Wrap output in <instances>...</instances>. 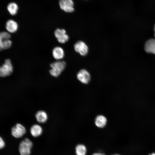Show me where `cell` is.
<instances>
[{
	"label": "cell",
	"instance_id": "9c48e42d",
	"mask_svg": "<svg viewBox=\"0 0 155 155\" xmlns=\"http://www.w3.org/2000/svg\"><path fill=\"white\" fill-rule=\"evenodd\" d=\"M18 23L13 20H9L6 22L5 28L7 32L9 33L15 32L18 30Z\"/></svg>",
	"mask_w": 155,
	"mask_h": 155
},
{
	"label": "cell",
	"instance_id": "277c9868",
	"mask_svg": "<svg viewBox=\"0 0 155 155\" xmlns=\"http://www.w3.org/2000/svg\"><path fill=\"white\" fill-rule=\"evenodd\" d=\"M54 35L58 42L61 44H64L69 39V36L63 29H57L54 32Z\"/></svg>",
	"mask_w": 155,
	"mask_h": 155
},
{
	"label": "cell",
	"instance_id": "9a60e30c",
	"mask_svg": "<svg viewBox=\"0 0 155 155\" xmlns=\"http://www.w3.org/2000/svg\"><path fill=\"white\" fill-rule=\"evenodd\" d=\"M7 8L9 13L11 15L14 16L17 13L18 7L16 3L12 2L9 4Z\"/></svg>",
	"mask_w": 155,
	"mask_h": 155
},
{
	"label": "cell",
	"instance_id": "52a82bcc",
	"mask_svg": "<svg viewBox=\"0 0 155 155\" xmlns=\"http://www.w3.org/2000/svg\"><path fill=\"white\" fill-rule=\"evenodd\" d=\"M59 3L61 9L65 12H71L74 11L72 0H60Z\"/></svg>",
	"mask_w": 155,
	"mask_h": 155
},
{
	"label": "cell",
	"instance_id": "4fadbf2b",
	"mask_svg": "<svg viewBox=\"0 0 155 155\" xmlns=\"http://www.w3.org/2000/svg\"><path fill=\"white\" fill-rule=\"evenodd\" d=\"M106 122L107 119L103 115H98L95 119V124L96 126L99 128L104 127L106 125Z\"/></svg>",
	"mask_w": 155,
	"mask_h": 155
},
{
	"label": "cell",
	"instance_id": "7402d4cb",
	"mask_svg": "<svg viewBox=\"0 0 155 155\" xmlns=\"http://www.w3.org/2000/svg\"><path fill=\"white\" fill-rule=\"evenodd\" d=\"M154 36L155 37V24L154 26Z\"/></svg>",
	"mask_w": 155,
	"mask_h": 155
},
{
	"label": "cell",
	"instance_id": "5b68a950",
	"mask_svg": "<svg viewBox=\"0 0 155 155\" xmlns=\"http://www.w3.org/2000/svg\"><path fill=\"white\" fill-rule=\"evenodd\" d=\"M75 51L82 56L87 55L88 52V48L87 45L82 41H78L74 45Z\"/></svg>",
	"mask_w": 155,
	"mask_h": 155
},
{
	"label": "cell",
	"instance_id": "e0dca14e",
	"mask_svg": "<svg viewBox=\"0 0 155 155\" xmlns=\"http://www.w3.org/2000/svg\"><path fill=\"white\" fill-rule=\"evenodd\" d=\"M75 152L76 155H86V148L83 144H78L76 147Z\"/></svg>",
	"mask_w": 155,
	"mask_h": 155
},
{
	"label": "cell",
	"instance_id": "ba28073f",
	"mask_svg": "<svg viewBox=\"0 0 155 155\" xmlns=\"http://www.w3.org/2000/svg\"><path fill=\"white\" fill-rule=\"evenodd\" d=\"M90 75L89 72L86 69H82L78 73L77 77L81 82L87 84L90 80Z\"/></svg>",
	"mask_w": 155,
	"mask_h": 155
},
{
	"label": "cell",
	"instance_id": "5bb4252c",
	"mask_svg": "<svg viewBox=\"0 0 155 155\" xmlns=\"http://www.w3.org/2000/svg\"><path fill=\"white\" fill-rule=\"evenodd\" d=\"M36 119L40 123H44L47 119V115L46 113L43 111H38L35 115Z\"/></svg>",
	"mask_w": 155,
	"mask_h": 155
},
{
	"label": "cell",
	"instance_id": "7c38bea8",
	"mask_svg": "<svg viewBox=\"0 0 155 155\" xmlns=\"http://www.w3.org/2000/svg\"><path fill=\"white\" fill-rule=\"evenodd\" d=\"M30 131L32 136L34 137H37L42 134V129L39 125L35 124L31 127Z\"/></svg>",
	"mask_w": 155,
	"mask_h": 155
},
{
	"label": "cell",
	"instance_id": "7a4b0ae2",
	"mask_svg": "<svg viewBox=\"0 0 155 155\" xmlns=\"http://www.w3.org/2000/svg\"><path fill=\"white\" fill-rule=\"evenodd\" d=\"M33 143L29 139L26 138L19 144V151L20 155H30Z\"/></svg>",
	"mask_w": 155,
	"mask_h": 155
},
{
	"label": "cell",
	"instance_id": "6da1fadb",
	"mask_svg": "<svg viewBox=\"0 0 155 155\" xmlns=\"http://www.w3.org/2000/svg\"><path fill=\"white\" fill-rule=\"evenodd\" d=\"M66 66V63L64 61H55L50 65L51 69L49 70V73L52 76L57 77L64 70Z\"/></svg>",
	"mask_w": 155,
	"mask_h": 155
},
{
	"label": "cell",
	"instance_id": "8fae6325",
	"mask_svg": "<svg viewBox=\"0 0 155 155\" xmlns=\"http://www.w3.org/2000/svg\"><path fill=\"white\" fill-rule=\"evenodd\" d=\"M145 49L148 53L155 54V39H150L147 41L145 44Z\"/></svg>",
	"mask_w": 155,
	"mask_h": 155
},
{
	"label": "cell",
	"instance_id": "3957f363",
	"mask_svg": "<svg viewBox=\"0 0 155 155\" xmlns=\"http://www.w3.org/2000/svg\"><path fill=\"white\" fill-rule=\"evenodd\" d=\"M13 67L9 59H7L0 68V76L5 77L10 75L13 71Z\"/></svg>",
	"mask_w": 155,
	"mask_h": 155
},
{
	"label": "cell",
	"instance_id": "d6986e66",
	"mask_svg": "<svg viewBox=\"0 0 155 155\" xmlns=\"http://www.w3.org/2000/svg\"><path fill=\"white\" fill-rule=\"evenodd\" d=\"M5 142L3 139L0 137V149L3 148L5 146Z\"/></svg>",
	"mask_w": 155,
	"mask_h": 155
},
{
	"label": "cell",
	"instance_id": "ac0fdd59",
	"mask_svg": "<svg viewBox=\"0 0 155 155\" xmlns=\"http://www.w3.org/2000/svg\"><path fill=\"white\" fill-rule=\"evenodd\" d=\"M11 35L9 33L7 32H2L0 34V40L10 39Z\"/></svg>",
	"mask_w": 155,
	"mask_h": 155
},
{
	"label": "cell",
	"instance_id": "2e32d148",
	"mask_svg": "<svg viewBox=\"0 0 155 155\" xmlns=\"http://www.w3.org/2000/svg\"><path fill=\"white\" fill-rule=\"evenodd\" d=\"M12 43V41L10 39L0 40V50L9 49L11 47Z\"/></svg>",
	"mask_w": 155,
	"mask_h": 155
},
{
	"label": "cell",
	"instance_id": "603a6c76",
	"mask_svg": "<svg viewBox=\"0 0 155 155\" xmlns=\"http://www.w3.org/2000/svg\"><path fill=\"white\" fill-rule=\"evenodd\" d=\"M119 155V154H113V155Z\"/></svg>",
	"mask_w": 155,
	"mask_h": 155
},
{
	"label": "cell",
	"instance_id": "44dd1931",
	"mask_svg": "<svg viewBox=\"0 0 155 155\" xmlns=\"http://www.w3.org/2000/svg\"><path fill=\"white\" fill-rule=\"evenodd\" d=\"M149 155H155V153H152L151 154H150Z\"/></svg>",
	"mask_w": 155,
	"mask_h": 155
},
{
	"label": "cell",
	"instance_id": "30bf717a",
	"mask_svg": "<svg viewBox=\"0 0 155 155\" xmlns=\"http://www.w3.org/2000/svg\"><path fill=\"white\" fill-rule=\"evenodd\" d=\"M52 54L53 58L57 61L63 59L65 55L63 49L60 46H56L53 49Z\"/></svg>",
	"mask_w": 155,
	"mask_h": 155
},
{
	"label": "cell",
	"instance_id": "8992f818",
	"mask_svg": "<svg viewBox=\"0 0 155 155\" xmlns=\"http://www.w3.org/2000/svg\"><path fill=\"white\" fill-rule=\"evenodd\" d=\"M25 127L20 123H17L11 129L12 135L16 138L22 137L26 133Z\"/></svg>",
	"mask_w": 155,
	"mask_h": 155
},
{
	"label": "cell",
	"instance_id": "ffe728a7",
	"mask_svg": "<svg viewBox=\"0 0 155 155\" xmlns=\"http://www.w3.org/2000/svg\"><path fill=\"white\" fill-rule=\"evenodd\" d=\"M92 155H106L105 154L100 153H95L93 154Z\"/></svg>",
	"mask_w": 155,
	"mask_h": 155
}]
</instances>
